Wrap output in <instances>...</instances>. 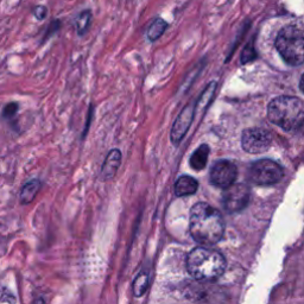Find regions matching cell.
<instances>
[{
	"label": "cell",
	"instance_id": "cell-20",
	"mask_svg": "<svg viewBox=\"0 0 304 304\" xmlns=\"http://www.w3.org/2000/svg\"><path fill=\"white\" fill-rule=\"evenodd\" d=\"M33 14H35V17L37 18L38 20H43L48 14V8L43 5L36 6V7L33 8Z\"/></svg>",
	"mask_w": 304,
	"mask_h": 304
},
{
	"label": "cell",
	"instance_id": "cell-15",
	"mask_svg": "<svg viewBox=\"0 0 304 304\" xmlns=\"http://www.w3.org/2000/svg\"><path fill=\"white\" fill-rule=\"evenodd\" d=\"M149 287V276L147 273H141L133 283V293L136 296H142Z\"/></svg>",
	"mask_w": 304,
	"mask_h": 304
},
{
	"label": "cell",
	"instance_id": "cell-10",
	"mask_svg": "<svg viewBox=\"0 0 304 304\" xmlns=\"http://www.w3.org/2000/svg\"><path fill=\"white\" fill-rule=\"evenodd\" d=\"M121 163V152L117 149L112 150L108 153V156L106 157L105 163H103L102 169H101V176L102 178L109 179L114 177L117 174L118 169H119Z\"/></svg>",
	"mask_w": 304,
	"mask_h": 304
},
{
	"label": "cell",
	"instance_id": "cell-9",
	"mask_svg": "<svg viewBox=\"0 0 304 304\" xmlns=\"http://www.w3.org/2000/svg\"><path fill=\"white\" fill-rule=\"evenodd\" d=\"M195 106L193 103H189L188 106H185L183 111L178 114L177 119L175 120L174 126L171 129V133H170V138H171V142L174 143L175 145H178L181 143L183 137L185 136V133L188 132V129H189L191 123H193L194 115H195Z\"/></svg>",
	"mask_w": 304,
	"mask_h": 304
},
{
	"label": "cell",
	"instance_id": "cell-4",
	"mask_svg": "<svg viewBox=\"0 0 304 304\" xmlns=\"http://www.w3.org/2000/svg\"><path fill=\"white\" fill-rule=\"evenodd\" d=\"M276 49L289 66L299 67L304 61L303 31L295 25H288L279 31L276 38Z\"/></svg>",
	"mask_w": 304,
	"mask_h": 304
},
{
	"label": "cell",
	"instance_id": "cell-7",
	"mask_svg": "<svg viewBox=\"0 0 304 304\" xmlns=\"http://www.w3.org/2000/svg\"><path fill=\"white\" fill-rule=\"evenodd\" d=\"M250 188L246 184H232L225 189L223 195V205L227 212H241L250 202Z\"/></svg>",
	"mask_w": 304,
	"mask_h": 304
},
{
	"label": "cell",
	"instance_id": "cell-8",
	"mask_svg": "<svg viewBox=\"0 0 304 304\" xmlns=\"http://www.w3.org/2000/svg\"><path fill=\"white\" fill-rule=\"evenodd\" d=\"M236 176H238V169H236L235 164L230 160H219L211 170L212 184L218 188H223V189H226V188L234 184Z\"/></svg>",
	"mask_w": 304,
	"mask_h": 304
},
{
	"label": "cell",
	"instance_id": "cell-17",
	"mask_svg": "<svg viewBox=\"0 0 304 304\" xmlns=\"http://www.w3.org/2000/svg\"><path fill=\"white\" fill-rule=\"evenodd\" d=\"M18 109H19V105H18L17 102H8L4 107V109H2L1 117L6 120H11L12 118L16 117Z\"/></svg>",
	"mask_w": 304,
	"mask_h": 304
},
{
	"label": "cell",
	"instance_id": "cell-1",
	"mask_svg": "<svg viewBox=\"0 0 304 304\" xmlns=\"http://www.w3.org/2000/svg\"><path fill=\"white\" fill-rule=\"evenodd\" d=\"M190 234L197 244L213 246L223 239L225 223L223 215L208 203L199 202L191 208Z\"/></svg>",
	"mask_w": 304,
	"mask_h": 304
},
{
	"label": "cell",
	"instance_id": "cell-18",
	"mask_svg": "<svg viewBox=\"0 0 304 304\" xmlns=\"http://www.w3.org/2000/svg\"><path fill=\"white\" fill-rule=\"evenodd\" d=\"M255 57H257V54H255L253 44H252V43L248 44L241 54V63H242V65H245V63L251 62V61L254 60Z\"/></svg>",
	"mask_w": 304,
	"mask_h": 304
},
{
	"label": "cell",
	"instance_id": "cell-5",
	"mask_svg": "<svg viewBox=\"0 0 304 304\" xmlns=\"http://www.w3.org/2000/svg\"><path fill=\"white\" fill-rule=\"evenodd\" d=\"M284 171L275 160L259 159L254 162L248 170V178L258 185H272L283 178Z\"/></svg>",
	"mask_w": 304,
	"mask_h": 304
},
{
	"label": "cell",
	"instance_id": "cell-6",
	"mask_svg": "<svg viewBox=\"0 0 304 304\" xmlns=\"http://www.w3.org/2000/svg\"><path fill=\"white\" fill-rule=\"evenodd\" d=\"M272 144V136L269 131L260 127H252L242 132L241 147L248 153H263Z\"/></svg>",
	"mask_w": 304,
	"mask_h": 304
},
{
	"label": "cell",
	"instance_id": "cell-21",
	"mask_svg": "<svg viewBox=\"0 0 304 304\" xmlns=\"http://www.w3.org/2000/svg\"><path fill=\"white\" fill-rule=\"evenodd\" d=\"M59 22H53L50 24V26H49V29L47 30V35H45V37H44V39H47L48 37H50L51 35H53V33L56 31L57 29H59Z\"/></svg>",
	"mask_w": 304,
	"mask_h": 304
},
{
	"label": "cell",
	"instance_id": "cell-22",
	"mask_svg": "<svg viewBox=\"0 0 304 304\" xmlns=\"http://www.w3.org/2000/svg\"><path fill=\"white\" fill-rule=\"evenodd\" d=\"M33 304H45V302H44L43 299H37L35 301V302H33Z\"/></svg>",
	"mask_w": 304,
	"mask_h": 304
},
{
	"label": "cell",
	"instance_id": "cell-16",
	"mask_svg": "<svg viewBox=\"0 0 304 304\" xmlns=\"http://www.w3.org/2000/svg\"><path fill=\"white\" fill-rule=\"evenodd\" d=\"M90 18H92L90 11H83L76 19V30H77L78 35H83L87 31L90 23Z\"/></svg>",
	"mask_w": 304,
	"mask_h": 304
},
{
	"label": "cell",
	"instance_id": "cell-12",
	"mask_svg": "<svg viewBox=\"0 0 304 304\" xmlns=\"http://www.w3.org/2000/svg\"><path fill=\"white\" fill-rule=\"evenodd\" d=\"M41 189V181L39 179H31V181L26 182L22 187L19 194V200L22 205H29L35 200L36 195L38 194Z\"/></svg>",
	"mask_w": 304,
	"mask_h": 304
},
{
	"label": "cell",
	"instance_id": "cell-3",
	"mask_svg": "<svg viewBox=\"0 0 304 304\" xmlns=\"http://www.w3.org/2000/svg\"><path fill=\"white\" fill-rule=\"evenodd\" d=\"M267 118L285 131H296L304 121V105L295 96L283 95L271 100L267 106Z\"/></svg>",
	"mask_w": 304,
	"mask_h": 304
},
{
	"label": "cell",
	"instance_id": "cell-19",
	"mask_svg": "<svg viewBox=\"0 0 304 304\" xmlns=\"http://www.w3.org/2000/svg\"><path fill=\"white\" fill-rule=\"evenodd\" d=\"M0 302L6 304H16L17 300L8 289H2L1 294H0Z\"/></svg>",
	"mask_w": 304,
	"mask_h": 304
},
{
	"label": "cell",
	"instance_id": "cell-2",
	"mask_svg": "<svg viewBox=\"0 0 304 304\" xmlns=\"http://www.w3.org/2000/svg\"><path fill=\"white\" fill-rule=\"evenodd\" d=\"M188 272L194 278L203 282L218 279L226 270L224 255L209 247H197L187 258Z\"/></svg>",
	"mask_w": 304,
	"mask_h": 304
},
{
	"label": "cell",
	"instance_id": "cell-11",
	"mask_svg": "<svg viewBox=\"0 0 304 304\" xmlns=\"http://www.w3.org/2000/svg\"><path fill=\"white\" fill-rule=\"evenodd\" d=\"M199 188V183L194 177L190 176H182L175 183V194L177 196H189L195 194Z\"/></svg>",
	"mask_w": 304,
	"mask_h": 304
},
{
	"label": "cell",
	"instance_id": "cell-14",
	"mask_svg": "<svg viewBox=\"0 0 304 304\" xmlns=\"http://www.w3.org/2000/svg\"><path fill=\"white\" fill-rule=\"evenodd\" d=\"M166 27H168V24H166L165 20L162 19V18H156L148 30L149 39L152 42L157 41L165 31Z\"/></svg>",
	"mask_w": 304,
	"mask_h": 304
},
{
	"label": "cell",
	"instance_id": "cell-13",
	"mask_svg": "<svg viewBox=\"0 0 304 304\" xmlns=\"http://www.w3.org/2000/svg\"><path fill=\"white\" fill-rule=\"evenodd\" d=\"M209 152H211V149H209L208 145L203 144L199 149H196L195 152L191 154L189 164L190 166L194 170H202L206 168L207 162H208V156Z\"/></svg>",
	"mask_w": 304,
	"mask_h": 304
}]
</instances>
